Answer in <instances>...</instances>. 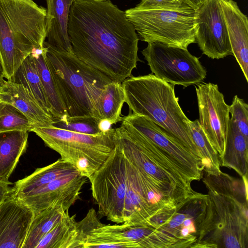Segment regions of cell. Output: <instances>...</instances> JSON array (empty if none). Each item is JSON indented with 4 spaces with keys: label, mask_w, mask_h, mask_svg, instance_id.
I'll use <instances>...</instances> for the list:
<instances>
[{
    "label": "cell",
    "mask_w": 248,
    "mask_h": 248,
    "mask_svg": "<svg viewBox=\"0 0 248 248\" xmlns=\"http://www.w3.org/2000/svg\"><path fill=\"white\" fill-rule=\"evenodd\" d=\"M75 0H46V42L60 51L73 53L67 29L70 8Z\"/></svg>",
    "instance_id": "19"
},
{
    "label": "cell",
    "mask_w": 248,
    "mask_h": 248,
    "mask_svg": "<svg viewBox=\"0 0 248 248\" xmlns=\"http://www.w3.org/2000/svg\"><path fill=\"white\" fill-rule=\"evenodd\" d=\"M232 55L248 82V20L233 0H220Z\"/></svg>",
    "instance_id": "17"
},
{
    "label": "cell",
    "mask_w": 248,
    "mask_h": 248,
    "mask_svg": "<svg viewBox=\"0 0 248 248\" xmlns=\"http://www.w3.org/2000/svg\"><path fill=\"white\" fill-rule=\"evenodd\" d=\"M137 6L143 8H170L181 7L186 4L182 0H140Z\"/></svg>",
    "instance_id": "35"
},
{
    "label": "cell",
    "mask_w": 248,
    "mask_h": 248,
    "mask_svg": "<svg viewBox=\"0 0 248 248\" xmlns=\"http://www.w3.org/2000/svg\"><path fill=\"white\" fill-rule=\"evenodd\" d=\"M199 112V123L220 159L228 131L230 105L225 101L218 85L211 82L199 83L195 87Z\"/></svg>",
    "instance_id": "12"
},
{
    "label": "cell",
    "mask_w": 248,
    "mask_h": 248,
    "mask_svg": "<svg viewBox=\"0 0 248 248\" xmlns=\"http://www.w3.org/2000/svg\"><path fill=\"white\" fill-rule=\"evenodd\" d=\"M99 123L95 117L92 116L71 117L66 115L55 121L53 125L73 132L93 135L101 132Z\"/></svg>",
    "instance_id": "31"
},
{
    "label": "cell",
    "mask_w": 248,
    "mask_h": 248,
    "mask_svg": "<svg viewBox=\"0 0 248 248\" xmlns=\"http://www.w3.org/2000/svg\"><path fill=\"white\" fill-rule=\"evenodd\" d=\"M75 215L68 213L41 240L36 248H75L77 236Z\"/></svg>",
    "instance_id": "28"
},
{
    "label": "cell",
    "mask_w": 248,
    "mask_h": 248,
    "mask_svg": "<svg viewBox=\"0 0 248 248\" xmlns=\"http://www.w3.org/2000/svg\"><path fill=\"white\" fill-rule=\"evenodd\" d=\"M182 1L197 10L202 4L203 0H182Z\"/></svg>",
    "instance_id": "37"
},
{
    "label": "cell",
    "mask_w": 248,
    "mask_h": 248,
    "mask_svg": "<svg viewBox=\"0 0 248 248\" xmlns=\"http://www.w3.org/2000/svg\"><path fill=\"white\" fill-rule=\"evenodd\" d=\"M0 100L17 108L34 127L48 126L55 122L53 117L42 108L30 92L21 84L6 80L0 89Z\"/></svg>",
    "instance_id": "18"
},
{
    "label": "cell",
    "mask_w": 248,
    "mask_h": 248,
    "mask_svg": "<svg viewBox=\"0 0 248 248\" xmlns=\"http://www.w3.org/2000/svg\"><path fill=\"white\" fill-rule=\"evenodd\" d=\"M125 96L121 83L112 81L107 84L102 93L94 114L99 122L107 121L111 124L122 122V109Z\"/></svg>",
    "instance_id": "24"
},
{
    "label": "cell",
    "mask_w": 248,
    "mask_h": 248,
    "mask_svg": "<svg viewBox=\"0 0 248 248\" xmlns=\"http://www.w3.org/2000/svg\"><path fill=\"white\" fill-rule=\"evenodd\" d=\"M203 172L207 206L196 248H248V177Z\"/></svg>",
    "instance_id": "2"
},
{
    "label": "cell",
    "mask_w": 248,
    "mask_h": 248,
    "mask_svg": "<svg viewBox=\"0 0 248 248\" xmlns=\"http://www.w3.org/2000/svg\"><path fill=\"white\" fill-rule=\"evenodd\" d=\"M33 127L17 108L8 103L0 102V133L15 130L30 132Z\"/></svg>",
    "instance_id": "30"
},
{
    "label": "cell",
    "mask_w": 248,
    "mask_h": 248,
    "mask_svg": "<svg viewBox=\"0 0 248 248\" xmlns=\"http://www.w3.org/2000/svg\"><path fill=\"white\" fill-rule=\"evenodd\" d=\"M10 80L24 86L42 108L52 116L51 108L31 53L25 59Z\"/></svg>",
    "instance_id": "25"
},
{
    "label": "cell",
    "mask_w": 248,
    "mask_h": 248,
    "mask_svg": "<svg viewBox=\"0 0 248 248\" xmlns=\"http://www.w3.org/2000/svg\"><path fill=\"white\" fill-rule=\"evenodd\" d=\"M124 12L143 41L185 49L196 43L197 11L187 4L174 9L136 6Z\"/></svg>",
    "instance_id": "8"
},
{
    "label": "cell",
    "mask_w": 248,
    "mask_h": 248,
    "mask_svg": "<svg viewBox=\"0 0 248 248\" xmlns=\"http://www.w3.org/2000/svg\"><path fill=\"white\" fill-rule=\"evenodd\" d=\"M115 141L124 156L159 184L185 199L196 191L191 181L152 141L122 121L115 128Z\"/></svg>",
    "instance_id": "7"
},
{
    "label": "cell",
    "mask_w": 248,
    "mask_h": 248,
    "mask_svg": "<svg viewBox=\"0 0 248 248\" xmlns=\"http://www.w3.org/2000/svg\"><path fill=\"white\" fill-rule=\"evenodd\" d=\"M87 178L79 172L58 178L20 199L29 206L34 216L52 206H62L65 210L80 198Z\"/></svg>",
    "instance_id": "15"
},
{
    "label": "cell",
    "mask_w": 248,
    "mask_h": 248,
    "mask_svg": "<svg viewBox=\"0 0 248 248\" xmlns=\"http://www.w3.org/2000/svg\"><path fill=\"white\" fill-rule=\"evenodd\" d=\"M46 9L33 0H0V57L10 80L25 59L46 38Z\"/></svg>",
    "instance_id": "4"
},
{
    "label": "cell",
    "mask_w": 248,
    "mask_h": 248,
    "mask_svg": "<svg viewBox=\"0 0 248 248\" xmlns=\"http://www.w3.org/2000/svg\"><path fill=\"white\" fill-rule=\"evenodd\" d=\"M230 119L239 131L248 138V105L244 100L235 95L230 105Z\"/></svg>",
    "instance_id": "34"
},
{
    "label": "cell",
    "mask_w": 248,
    "mask_h": 248,
    "mask_svg": "<svg viewBox=\"0 0 248 248\" xmlns=\"http://www.w3.org/2000/svg\"><path fill=\"white\" fill-rule=\"evenodd\" d=\"M34 217L31 208L11 195L0 203V248H22Z\"/></svg>",
    "instance_id": "16"
},
{
    "label": "cell",
    "mask_w": 248,
    "mask_h": 248,
    "mask_svg": "<svg viewBox=\"0 0 248 248\" xmlns=\"http://www.w3.org/2000/svg\"></svg>",
    "instance_id": "40"
},
{
    "label": "cell",
    "mask_w": 248,
    "mask_h": 248,
    "mask_svg": "<svg viewBox=\"0 0 248 248\" xmlns=\"http://www.w3.org/2000/svg\"><path fill=\"white\" fill-rule=\"evenodd\" d=\"M187 125L193 141L202 157L203 171L218 172L220 170V159L203 131L198 120H189Z\"/></svg>",
    "instance_id": "29"
},
{
    "label": "cell",
    "mask_w": 248,
    "mask_h": 248,
    "mask_svg": "<svg viewBox=\"0 0 248 248\" xmlns=\"http://www.w3.org/2000/svg\"><path fill=\"white\" fill-rule=\"evenodd\" d=\"M113 152L88 179L98 215L117 224L124 222V200L127 180L125 158L115 142Z\"/></svg>",
    "instance_id": "9"
},
{
    "label": "cell",
    "mask_w": 248,
    "mask_h": 248,
    "mask_svg": "<svg viewBox=\"0 0 248 248\" xmlns=\"http://www.w3.org/2000/svg\"><path fill=\"white\" fill-rule=\"evenodd\" d=\"M197 11L196 43L202 53L213 59L232 55L220 0H203Z\"/></svg>",
    "instance_id": "14"
},
{
    "label": "cell",
    "mask_w": 248,
    "mask_h": 248,
    "mask_svg": "<svg viewBox=\"0 0 248 248\" xmlns=\"http://www.w3.org/2000/svg\"><path fill=\"white\" fill-rule=\"evenodd\" d=\"M220 164L221 166L233 169L241 177H248V138L239 131L231 119Z\"/></svg>",
    "instance_id": "23"
},
{
    "label": "cell",
    "mask_w": 248,
    "mask_h": 248,
    "mask_svg": "<svg viewBox=\"0 0 248 248\" xmlns=\"http://www.w3.org/2000/svg\"><path fill=\"white\" fill-rule=\"evenodd\" d=\"M28 131L15 130L0 133V180L9 178L26 151Z\"/></svg>",
    "instance_id": "22"
},
{
    "label": "cell",
    "mask_w": 248,
    "mask_h": 248,
    "mask_svg": "<svg viewBox=\"0 0 248 248\" xmlns=\"http://www.w3.org/2000/svg\"><path fill=\"white\" fill-rule=\"evenodd\" d=\"M122 121L134 127L152 141L190 181L202 179L204 170L202 160L148 117L129 112L123 117Z\"/></svg>",
    "instance_id": "13"
},
{
    "label": "cell",
    "mask_w": 248,
    "mask_h": 248,
    "mask_svg": "<svg viewBox=\"0 0 248 248\" xmlns=\"http://www.w3.org/2000/svg\"><path fill=\"white\" fill-rule=\"evenodd\" d=\"M12 183L0 180V203L10 197L12 193Z\"/></svg>",
    "instance_id": "36"
},
{
    "label": "cell",
    "mask_w": 248,
    "mask_h": 248,
    "mask_svg": "<svg viewBox=\"0 0 248 248\" xmlns=\"http://www.w3.org/2000/svg\"><path fill=\"white\" fill-rule=\"evenodd\" d=\"M6 80H5V79L0 76V89L3 86V85L4 84L5 81Z\"/></svg>",
    "instance_id": "38"
},
{
    "label": "cell",
    "mask_w": 248,
    "mask_h": 248,
    "mask_svg": "<svg viewBox=\"0 0 248 248\" xmlns=\"http://www.w3.org/2000/svg\"><path fill=\"white\" fill-rule=\"evenodd\" d=\"M3 68H2L1 59H0V76L3 77Z\"/></svg>",
    "instance_id": "39"
},
{
    "label": "cell",
    "mask_w": 248,
    "mask_h": 248,
    "mask_svg": "<svg viewBox=\"0 0 248 248\" xmlns=\"http://www.w3.org/2000/svg\"><path fill=\"white\" fill-rule=\"evenodd\" d=\"M45 90L51 107L52 115L57 121L66 115L65 108L59 97L54 80L49 69L46 57V48L44 46L35 48L31 52Z\"/></svg>",
    "instance_id": "26"
},
{
    "label": "cell",
    "mask_w": 248,
    "mask_h": 248,
    "mask_svg": "<svg viewBox=\"0 0 248 248\" xmlns=\"http://www.w3.org/2000/svg\"><path fill=\"white\" fill-rule=\"evenodd\" d=\"M45 145L55 151L61 158L75 166L79 173L89 178L113 152L115 128L90 135L57 127H33Z\"/></svg>",
    "instance_id": "6"
},
{
    "label": "cell",
    "mask_w": 248,
    "mask_h": 248,
    "mask_svg": "<svg viewBox=\"0 0 248 248\" xmlns=\"http://www.w3.org/2000/svg\"><path fill=\"white\" fill-rule=\"evenodd\" d=\"M207 194L195 192L170 208L155 229L172 239L176 248H196L203 225Z\"/></svg>",
    "instance_id": "11"
},
{
    "label": "cell",
    "mask_w": 248,
    "mask_h": 248,
    "mask_svg": "<svg viewBox=\"0 0 248 248\" xmlns=\"http://www.w3.org/2000/svg\"><path fill=\"white\" fill-rule=\"evenodd\" d=\"M78 172L73 164L60 158L49 165L37 169L30 175L16 181L12 187V195L23 198L58 178Z\"/></svg>",
    "instance_id": "20"
},
{
    "label": "cell",
    "mask_w": 248,
    "mask_h": 248,
    "mask_svg": "<svg viewBox=\"0 0 248 248\" xmlns=\"http://www.w3.org/2000/svg\"><path fill=\"white\" fill-rule=\"evenodd\" d=\"M141 53L152 73L174 85L187 87L201 83L206 78V68L187 49L152 42Z\"/></svg>",
    "instance_id": "10"
},
{
    "label": "cell",
    "mask_w": 248,
    "mask_h": 248,
    "mask_svg": "<svg viewBox=\"0 0 248 248\" xmlns=\"http://www.w3.org/2000/svg\"><path fill=\"white\" fill-rule=\"evenodd\" d=\"M138 248L133 242L116 239L111 236L92 232L86 239L82 248Z\"/></svg>",
    "instance_id": "33"
},
{
    "label": "cell",
    "mask_w": 248,
    "mask_h": 248,
    "mask_svg": "<svg viewBox=\"0 0 248 248\" xmlns=\"http://www.w3.org/2000/svg\"><path fill=\"white\" fill-rule=\"evenodd\" d=\"M68 33L74 55L112 81L132 76L140 61L139 38L125 12L110 0H75Z\"/></svg>",
    "instance_id": "1"
},
{
    "label": "cell",
    "mask_w": 248,
    "mask_h": 248,
    "mask_svg": "<svg viewBox=\"0 0 248 248\" xmlns=\"http://www.w3.org/2000/svg\"><path fill=\"white\" fill-rule=\"evenodd\" d=\"M122 224L104 225L92 232L102 234L135 243L138 248H164V244L154 228L144 224L124 222Z\"/></svg>",
    "instance_id": "21"
},
{
    "label": "cell",
    "mask_w": 248,
    "mask_h": 248,
    "mask_svg": "<svg viewBox=\"0 0 248 248\" xmlns=\"http://www.w3.org/2000/svg\"><path fill=\"white\" fill-rule=\"evenodd\" d=\"M67 212L62 206H55L34 216L22 248H36L44 236Z\"/></svg>",
    "instance_id": "27"
},
{
    "label": "cell",
    "mask_w": 248,
    "mask_h": 248,
    "mask_svg": "<svg viewBox=\"0 0 248 248\" xmlns=\"http://www.w3.org/2000/svg\"><path fill=\"white\" fill-rule=\"evenodd\" d=\"M122 84L125 102L129 110L148 117L202 162L188 127L189 119L183 111L179 98L175 96V85L153 74L132 76Z\"/></svg>",
    "instance_id": "3"
},
{
    "label": "cell",
    "mask_w": 248,
    "mask_h": 248,
    "mask_svg": "<svg viewBox=\"0 0 248 248\" xmlns=\"http://www.w3.org/2000/svg\"><path fill=\"white\" fill-rule=\"evenodd\" d=\"M47 62L56 87L69 117H94L107 76L87 64L74 53L57 50L46 41Z\"/></svg>",
    "instance_id": "5"
},
{
    "label": "cell",
    "mask_w": 248,
    "mask_h": 248,
    "mask_svg": "<svg viewBox=\"0 0 248 248\" xmlns=\"http://www.w3.org/2000/svg\"><path fill=\"white\" fill-rule=\"evenodd\" d=\"M104 225L99 220L98 215L94 208L89 209L84 218L77 222V236L75 248H82L86 239L91 232Z\"/></svg>",
    "instance_id": "32"
}]
</instances>
